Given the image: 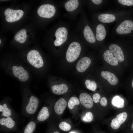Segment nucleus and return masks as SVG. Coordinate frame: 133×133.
Listing matches in <instances>:
<instances>
[{"label":"nucleus","instance_id":"nucleus-6","mask_svg":"<svg viewBox=\"0 0 133 133\" xmlns=\"http://www.w3.org/2000/svg\"><path fill=\"white\" fill-rule=\"evenodd\" d=\"M133 30V22L126 20L122 22L118 26L116 31L118 34H123L130 33Z\"/></svg>","mask_w":133,"mask_h":133},{"label":"nucleus","instance_id":"nucleus-23","mask_svg":"<svg viewBox=\"0 0 133 133\" xmlns=\"http://www.w3.org/2000/svg\"><path fill=\"white\" fill-rule=\"evenodd\" d=\"M49 115L48 108L44 107L39 112L37 116V119L39 121H44L48 118Z\"/></svg>","mask_w":133,"mask_h":133},{"label":"nucleus","instance_id":"nucleus-39","mask_svg":"<svg viewBox=\"0 0 133 133\" xmlns=\"http://www.w3.org/2000/svg\"><path fill=\"white\" fill-rule=\"evenodd\" d=\"M0 44L1 43V39H0Z\"/></svg>","mask_w":133,"mask_h":133},{"label":"nucleus","instance_id":"nucleus-27","mask_svg":"<svg viewBox=\"0 0 133 133\" xmlns=\"http://www.w3.org/2000/svg\"><path fill=\"white\" fill-rule=\"evenodd\" d=\"M80 102L79 99L76 97H73L69 99L68 104V108L70 109H73L76 105H78Z\"/></svg>","mask_w":133,"mask_h":133},{"label":"nucleus","instance_id":"nucleus-8","mask_svg":"<svg viewBox=\"0 0 133 133\" xmlns=\"http://www.w3.org/2000/svg\"><path fill=\"white\" fill-rule=\"evenodd\" d=\"M128 116V114L126 112H123L117 115L116 118L112 120L110 124L111 127L114 130L118 129L126 120Z\"/></svg>","mask_w":133,"mask_h":133},{"label":"nucleus","instance_id":"nucleus-36","mask_svg":"<svg viewBox=\"0 0 133 133\" xmlns=\"http://www.w3.org/2000/svg\"><path fill=\"white\" fill-rule=\"evenodd\" d=\"M132 88H133V80L132 82Z\"/></svg>","mask_w":133,"mask_h":133},{"label":"nucleus","instance_id":"nucleus-12","mask_svg":"<svg viewBox=\"0 0 133 133\" xmlns=\"http://www.w3.org/2000/svg\"><path fill=\"white\" fill-rule=\"evenodd\" d=\"M79 99L82 104L86 108H90L93 106V102L92 98L87 93H81L80 95Z\"/></svg>","mask_w":133,"mask_h":133},{"label":"nucleus","instance_id":"nucleus-30","mask_svg":"<svg viewBox=\"0 0 133 133\" xmlns=\"http://www.w3.org/2000/svg\"><path fill=\"white\" fill-rule=\"evenodd\" d=\"M59 127L61 129L66 131L69 130L71 128L70 125L65 122L61 123L59 125Z\"/></svg>","mask_w":133,"mask_h":133},{"label":"nucleus","instance_id":"nucleus-34","mask_svg":"<svg viewBox=\"0 0 133 133\" xmlns=\"http://www.w3.org/2000/svg\"><path fill=\"white\" fill-rule=\"evenodd\" d=\"M91 1L94 3L96 4H100L102 2L101 0H92Z\"/></svg>","mask_w":133,"mask_h":133},{"label":"nucleus","instance_id":"nucleus-17","mask_svg":"<svg viewBox=\"0 0 133 133\" xmlns=\"http://www.w3.org/2000/svg\"><path fill=\"white\" fill-rule=\"evenodd\" d=\"M83 35L86 40L88 42L93 43L96 41V39L93 33L89 27L86 26L84 28Z\"/></svg>","mask_w":133,"mask_h":133},{"label":"nucleus","instance_id":"nucleus-13","mask_svg":"<svg viewBox=\"0 0 133 133\" xmlns=\"http://www.w3.org/2000/svg\"><path fill=\"white\" fill-rule=\"evenodd\" d=\"M101 74L102 77L107 80L109 83L113 85L116 84L118 79L116 75L113 73L107 71H102Z\"/></svg>","mask_w":133,"mask_h":133},{"label":"nucleus","instance_id":"nucleus-11","mask_svg":"<svg viewBox=\"0 0 133 133\" xmlns=\"http://www.w3.org/2000/svg\"><path fill=\"white\" fill-rule=\"evenodd\" d=\"M91 63V60L89 58L85 57L82 58L77 63L76 68L79 72H83L88 67Z\"/></svg>","mask_w":133,"mask_h":133},{"label":"nucleus","instance_id":"nucleus-20","mask_svg":"<svg viewBox=\"0 0 133 133\" xmlns=\"http://www.w3.org/2000/svg\"><path fill=\"white\" fill-rule=\"evenodd\" d=\"M26 31L23 29L17 32L14 37L15 40L21 43H24L27 38Z\"/></svg>","mask_w":133,"mask_h":133},{"label":"nucleus","instance_id":"nucleus-32","mask_svg":"<svg viewBox=\"0 0 133 133\" xmlns=\"http://www.w3.org/2000/svg\"><path fill=\"white\" fill-rule=\"evenodd\" d=\"M100 98V95L98 93L95 94L93 96V100L95 103H97L99 102Z\"/></svg>","mask_w":133,"mask_h":133},{"label":"nucleus","instance_id":"nucleus-26","mask_svg":"<svg viewBox=\"0 0 133 133\" xmlns=\"http://www.w3.org/2000/svg\"><path fill=\"white\" fill-rule=\"evenodd\" d=\"M85 83L87 88L89 90L94 91L97 88L96 83L94 81H91L89 80H87L85 81Z\"/></svg>","mask_w":133,"mask_h":133},{"label":"nucleus","instance_id":"nucleus-37","mask_svg":"<svg viewBox=\"0 0 133 133\" xmlns=\"http://www.w3.org/2000/svg\"><path fill=\"white\" fill-rule=\"evenodd\" d=\"M53 133H60L56 131V132H54Z\"/></svg>","mask_w":133,"mask_h":133},{"label":"nucleus","instance_id":"nucleus-4","mask_svg":"<svg viewBox=\"0 0 133 133\" xmlns=\"http://www.w3.org/2000/svg\"><path fill=\"white\" fill-rule=\"evenodd\" d=\"M6 20L9 22H14L19 20L24 14L23 12L20 10H14L10 8L5 11Z\"/></svg>","mask_w":133,"mask_h":133},{"label":"nucleus","instance_id":"nucleus-9","mask_svg":"<svg viewBox=\"0 0 133 133\" xmlns=\"http://www.w3.org/2000/svg\"><path fill=\"white\" fill-rule=\"evenodd\" d=\"M109 48L118 62H121L124 60V56L120 47L116 44H112L109 45Z\"/></svg>","mask_w":133,"mask_h":133},{"label":"nucleus","instance_id":"nucleus-21","mask_svg":"<svg viewBox=\"0 0 133 133\" xmlns=\"http://www.w3.org/2000/svg\"><path fill=\"white\" fill-rule=\"evenodd\" d=\"M79 4L77 0H70L67 1L65 4V7L67 11H72L76 9Z\"/></svg>","mask_w":133,"mask_h":133},{"label":"nucleus","instance_id":"nucleus-14","mask_svg":"<svg viewBox=\"0 0 133 133\" xmlns=\"http://www.w3.org/2000/svg\"><path fill=\"white\" fill-rule=\"evenodd\" d=\"M67 102L64 99L61 98L55 103L54 106L55 112L58 115H61L63 112L66 108Z\"/></svg>","mask_w":133,"mask_h":133},{"label":"nucleus","instance_id":"nucleus-5","mask_svg":"<svg viewBox=\"0 0 133 133\" xmlns=\"http://www.w3.org/2000/svg\"><path fill=\"white\" fill-rule=\"evenodd\" d=\"M67 31L66 28L61 27L58 28L55 32L56 38L54 42V45L59 46L63 44L67 40Z\"/></svg>","mask_w":133,"mask_h":133},{"label":"nucleus","instance_id":"nucleus-16","mask_svg":"<svg viewBox=\"0 0 133 133\" xmlns=\"http://www.w3.org/2000/svg\"><path fill=\"white\" fill-rule=\"evenodd\" d=\"M68 90L67 86L65 83L54 85L51 88L52 93L58 95L64 94Z\"/></svg>","mask_w":133,"mask_h":133},{"label":"nucleus","instance_id":"nucleus-29","mask_svg":"<svg viewBox=\"0 0 133 133\" xmlns=\"http://www.w3.org/2000/svg\"><path fill=\"white\" fill-rule=\"evenodd\" d=\"M93 119V116L92 114L90 112H87L84 116L82 118V120L86 122H89L91 121Z\"/></svg>","mask_w":133,"mask_h":133},{"label":"nucleus","instance_id":"nucleus-18","mask_svg":"<svg viewBox=\"0 0 133 133\" xmlns=\"http://www.w3.org/2000/svg\"><path fill=\"white\" fill-rule=\"evenodd\" d=\"M106 32L104 26L102 24L98 25L96 28V37L97 40L101 41L105 38Z\"/></svg>","mask_w":133,"mask_h":133},{"label":"nucleus","instance_id":"nucleus-31","mask_svg":"<svg viewBox=\"0 0 133 133\" xmlns=\"http://www.w3.org/2000/svg\"><path fill=\"white\" fill-rule=\"evenodd\" d=\"M118 1L119 3L123 5L129 6L133 5V0H118Z\"/></svg>","mask_w":133,"mask_h":133},{"label":"nucleus","instance_id":"nucleus-2","mask_svg":"<svg viewBox=\"0 0 133 133\" xmlns=\"http://www.w3.org/2000/svg\"><path fill=\"white\" fill-rule=\"evenodd\" d=\"M27 59L29 62L35 67L39 68L42 67L44 62L41 56L37 50H33L28 53Z\"/></svg>","mask_w":133,"mask_h":133},{"label":"nucleus","instance_id":"nucleus-19","mask_svg":"<svg viewBox=\"0 0 133 133\" xmlns=\"http://www.w3.org/2000/svg\"><path fill=\"white\" fill-rule=\"evenodd\" d=\"M99 20L104 23H109L114 21L116 19L115 16L113 15L109 14H101L98 17Z\"/></svg>","mask_w":133,"mask_h":133},{"label":"nucleus","instance_id":"nucleus-35","mask_svg":"<svg viewBox=\"0 0 133 133\" xmlns=\"http://www.w3.org/2000/svg\"><path fill=\"white\" fill-rule=\"evenodd\" d=\"M130 130L131 133H133V122L132 123L130 128Z\"/></svg>","mask_w":133,"mask_h":133},{"label":"nucleus","instance_id":"nucleus-3","mask_svg":"<svg viewBox=\"0 0 133 133\" xmlns=\"http://www.w3.org/2000/svg\"><path fill=\"white\" fill-rule=\"evenodd\" d=\"M56 9L54 7L50 4H44L41 5L38 8L37 12L41 17L49 18L54 15Z\"/></svg>","mask_w":133,"mask_h":133},{"label":"nucleus","instance_id":"nucleus-25","mask_svg":"<svg viewBox=\"0 0 133 133\" xmlns=\"http://www.w3.org/2000/svg\"><path fill=\"white\" fill-rule=\"evenodd\" d=\"M0 112H2V116L5 117H9L11 115V111L7 107L5 103L2 105H0Z\"/></svg>","mask_w":133,"mask_h":133},{"label":"nucleus","instance_id":"nucleus-10","mask_svg":"<svg viewBox=\"0 0 133 133\" xmlns=\"http://www.w3.org/2000/svg\"><path fill=\"white\" fill-rule=\"evenodd\" d=\"M39 104V100L36 97L31 96L26 108V111L28 114H34L36 112Z\"/></svg>","mask_w":133,"mask_h":133},{"label":"nucleus","instance_id":"nucleus-22","mask_svg":"<svg viewBox=\"0 0 133 133\" xmlns=\"http://www.w3.org/2000/svg\"><path fill=\"white\" fill-rule=\"evenodd\" d=\"M111 103L114 106L121 108L124 106V101L123 99L118 96H116L112 98Z\"/></svg>","mask_w":133,"mask_h":133},{"label":"nucleus","instance_id":"nucleus-1","mask_svg":"<svg viewBox=\"0 0 133 133\" xmlns=\"http://www.w3.org/2000/svg\"><path fill=\"white\" fill-rule=\"evenodd\" d=\"M80 44L77 42L72 43L69 46L66 53V58L69 62H72L79 57L81 51Z\"/></svg>","mask_w":133,"mask_h":133},{"label":"nucleus","instance_id":"nucleus-33","mask_svg":"<svg viewBox=\"0 0 133 133\" xmlns=\"http://www.w3.org/2000/svg\"><path fill=\"white\" fill-rule=\"evenodd\" d=\"M100 103L102 106H106L107 104V101L106 98L105 97H103L101 98Z\"/></svg>","mask_w":133,"mask_h":133},{"label":"nucleus","instance_id":"nucleus-15","mask_svg":"<svg viewBox=\"0 0 133 133\" xmlns=\"http://www.w3.org/2000/svg\"><path fill=\"white\" fill-rule=\"evenodd\" d=\"M103 56L105 60L110 65L113 66L118 65L117 60L115 57H114L113 54L109 50H106L104 53Z\"/></svg>","mask_w":133,"mask_h":133},{"label":"nucleus","instance_id":"nucleus-7","mask_svg":"<svg viewBox=\"0 0 133 133\" xmlns=\"http://www.w3.org/2000/svg\"><path fill=\"white\" fill-rule=\"evenodd\" d=\"M12 69L14 76L18 78L20 81L25 82L28 79L29 76L28 72L22 66H14Z\"/></svg>","mask_w":133,"mask_h":133},{"label":"nucleus","instance_id":"nucleus-38","mask_svg":"<svg viewBox=\"0 0 133 133\" xmlns=\"http://www.w3.org/2000/svg\"><path fill=\"white\" fill-rule=\"evenodd\" d=\"M70 133H75V132H70Z\"/></svg>","mask_w":133,"mask_h":133},{"label":"nucleus","instance_id":"nucleus-28","mask_svg":"<svg viewBox=\"0 0 133 133\" xmlns=\"http://www.w3.org/2000/svg\"><path fill=\"white\" fill-rule=\"evenodd\" d=\"M36 124L33 121L30 122L26 127L24 133H32L35 130Z\"/></svg>","mask_w":133,"mask_h":133},{"label":"nucleus","instance_id":"nucleus-24","mask_svg":"<svg viewBox=\"0 0 133 133\" xmlns=\"http://www.w3.org/2000/svg\"><path fill=\"white\" fill-rule=\"evenodd\" d=\"M15 121L10 117H8L6 118H2L0 119V124L5 126L7 128L11 129L15 125Z\"/></svg>","mask_w":133,"mask_h":133}]
</instances>
